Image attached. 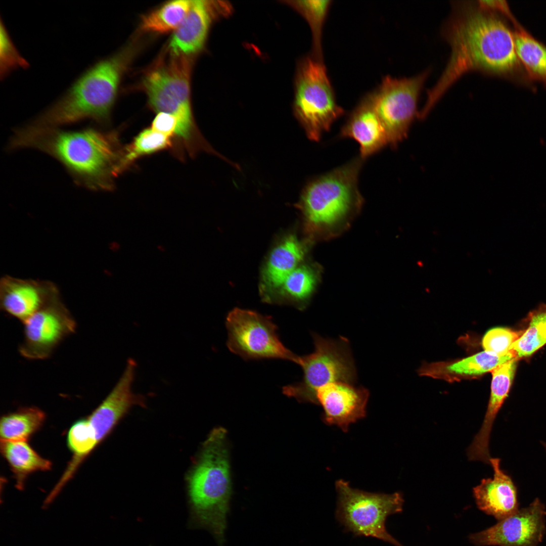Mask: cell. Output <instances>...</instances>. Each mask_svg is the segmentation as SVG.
Segmentation results:
<instances>
[{
	"label": "cell",
	"instance_id": "cell-1",
	"mask_svg": "<svg viewBox=\"0 0 546 546\" xmlns=\"http://www.w3.org/2000/svg\"><path fill=\"white\" fill-rule=\"evenodd\" d=\"M501 15L464 1L452 5L442 28L451 48L449 60L436 84L427 91L419 112L424 119L449 88L470 71L509 79L528 78L518 58L513 31Z\"/></svg>",
	"mask_w": 546,
	"mask_h": 546
},
{
	"label": "cell",
	"instance_id": "cell-2",
	"mask_svg": "<svg viewBox=\"0 0 546 546\" xmlns=\"http://www.w3.org/2000/svg\"><path fill=\"white\" fill-rule=\"evenodd\" d=\"M116 133L93 127L66 130L29 124L15 130L9 150L32 148L55 158L76 184L90 190H110L121 155Z\"/></svg>",
	"mask_w": 546,
	"mask_h": 546
},
{
	"label": "cell",
	"instance_id": "cell-3",
	"mask_svg": "<svg viewBox=\"0 0 546 546\" xmlns=\"http://www.w3.org/2000/svg\"><path fill=\"white\" fill-rule=\"evenodd\" d=\"M363 160L357 157L304 187L296 207L301 214L305 240L311 244L342 235L359 213L364 199L358 179Z\"/></svg>",
	"mask_w": 546,
	"mask_h": 546
},
{
	"label": "cell",
	"instance_id": "cell-4",
	"mask_svg": "<svg viewBox=\"0 0 546 546\" xmlns=\"http://www.w3.org/2000/svg\"><path fill=\"white\" fill-rule=\"evenodd\" d=\"M133 53V49H124L90 66L29 124L60 127L85 119L108 123L122 77Z\"/></svg>",
	"mask_w": 546,
	"mask_h": 546
},
{
	"label": "cell",
	"instance_id": "cell-5",
	"mask_svg": "<svg viewBox=\"0 0 546 546\" xmlns=\"http://www.w3.org/2000/svg\"><path fill=\"white\" fill-rule=\"evenodd\" d=\"M225 432L214 430L189 477L191 501L199 522L223 546L232 494Z\"/></svg>",
	"mask_w": 546,
	"mask_h": 546
},
{
	"label": "cell",
	"instance_id": "cell-6",
	"mask_svg": "<svg viewBox=\"0 0 546 546\" xmlns=\"http://www.w3.org/2000/svg\"><path fill=\"white\" fill-rule=\"evenodd\" d=\"M191 57L170 52L161 56L144 73L139 85L151 108L177 118L175 135L187 148H192L203 138L195 125L191 108Z\"/></svg>",
	"mask_w": 546,
	"mask_h": 546
},
{
	"label": "cell",
	"instance_id": "cell-7",
	"mask_svg": "<svg viewBox=\"0 0 546 546\" xmlns=\"http://www.w3.org/2000/svg\"><path fill=\"white\" fill-rule=\"evenodd\" d=\"M314 351L298 356L296 363L303 370L302 380L283 387L286 395L302 402L317 404L316 393L324 385L335 381L354 383L357 374L349 340L344 337L334 340L312 333Z\"/></svg>",
	"mask_w": 546,
	"mask_h": 546
},
{
	"label": "cell",
	"instance_id": "cell-8",
	"mask_svg": "<svg viewBox=\"0 0 546 546\" xmlns=\"http://www.w3.org/2000/svg\"><path fill=\"white\" fill-rule=\"evenodd\" d=\"M338 495L336 517L344 529L355 536L378 538L395 546H403L387 531L390 515L402 512L404 499L400 492L370 493L351 487L343 480L336 482Z\"/></svg>",
	"mask_w": 546,
	"mask_h": 546
},
{
	"label": "cell",
	"instance_id": "cell-9",
	"mask_svg": "<svg viewBox=\"0 0 546 546\" xmlns=\"http://www.w3.org/2000/svg\"><path fill=\"white\" fill-rule=\"evenodd\" d=\"M296 117L310 140L318 142L345 113L337 103L323 59L315 57L302 63L295 101Z\"/></svg>",
	"mask_w": 546,
	"mask_h": 546
},
{
	"label": "cell",
	"instance_id": "cell-10",
	"mask_svg": "<svg viewBox=\"0 0 546 546\" xmlns=\"http://www.w3.org/2000/svg\"><path fill=\"white\" fill-rule=\"evenodd\" d=\"M430 73L427 69L415 76L400 78L387 75L376 89L369 93L392 148L407 138L418 117L420 96Z\"/></svg>",
	"mask_w": 546,
	"mask_h": 546
},
{
	"label": "cell",
	"instance_id": "cell-11",
	"mask_svg": "<svg viewBox=\"0 0 546 546\" xmlns=\"http://www.w3.org/2000/svg\"><path fill=\"white\" fill-rule=\"evenodd\" d=\"M225 325L228 348L243 359L278 358L296 362L298 355L282 343L270 316L235 308L228 313Z\"/></svg>",
	"mask_w": 546,
	"mask_h": 546
},
{
	"label": "cell",
	"instance_id": "cell-12",
	"mask_svg": "<svg viewBox=\"0 0 546 546\" xmlns=\"http://www.w3.org/2000/svg\"><path fill=\"white\" fill-rule=\"evenodd\" d=\"M24 339L19 351L31 360L48 358L66 337L75 331L76 322L59 298L23 323Z\"/></svg>",
	"mask_w": 546,
	"mask_h": 546
},
{
	"label": "cell",
	"instance_id": "cell-13",
	"mask_svg": "<svg viewBox=\"0 0 546 546\" xmlns=\"http://www.w3.org/2000/svg\"><path fill=\"white\" fill-rule=\"evenodd\" d=\"M544 505L536 498L526 508L498 521L493 526L471 534L476 546H537L545 532Z\"/></svg>",
	"mask_w": 546,
	"mask_h": 546
},
{
	"label": "cell",
	"instance_id": "cell-14",
	"mask_svg": "<svg viewBox=\"0 0 546 546\" xmlns=\"http://www.w3.org/2000/svg\"><path fill=\"white\" fill-rule=\"evenodd\" d=\"M136 363L129 358L112 390L101 403L84 418L90 438L96 448L111 433L120 419L134 405H145L144 397L132 389Z\"/></svg>",
	"mask_w": 546,
	"mask_h": 546
},
{
	"label": "cell",
	"instance_id": "cell-15",
	"mask_svg": "<svg viewBox=\"0 0 546 546\" xmlns=\"http://www.w3.org/2000/svg\"><path fill=\"white\" fill-rule=\"evenodd\" d=\"M60 298L57 286L48 281L5 276L0 281V305L8 314L22 323Z\"/></svg>",
	"mask_w": 546,
	"mask_h": 546
},
{
	"label": "cell",
	"instance_id": "cell-16",
	"mask_svg": "<svg viewBox=\"0 0 546 546\" xmlns=\"http://www.w3.org/2000/svg\"><path fill=\"white\" fill-rule=\"evenodd\" d=\"M369 391L362 386L335 381L327 384L316 393L317 404L324 410L323 420L347 432L351 423L364 418Z\"/></svg>",
	"mask_w": 546,
	"mask_h": 546
},
{
	"label": "cell",
	"instance_id": "cell-17",
	"mask_svg": "<svg viewBox=\"0 0 546 546\" xmlns=\"http://www.w3.org/2000/svg\"><path fill=\"white\" fill-rule=\"evenodd\" d=\"M518 359L514 358L491 371V390L487 410L481 428L467 450L470 461H479L490 464L489 445L491 431L495 419L508 395Z\"/></svg>",
	"mask_w": 546,
	"mask_h": 546
},
{
	"label": "cell",
	"instance_id": "cell-18",
	"mask_svg": "<svg viewBox=\"0 0 546 546\" xmlns=\"http://www.w3.org/2000/svg\"><path fill=\"white\" fill-rule=\"evenodd\" d=\"M500 459L491 458L493 477L483 479L473 489L478 509L498 521L519 510L517 487L511 476L500 468Z\"/></svg>",
	"mask_w": 546,
	"mask_h": 546
},
{
	"label": "cell",
	"instance_id": "cell-19",
	"mask_svg": "<svg viewBox=\"0 0 546 546\" xmlns=\"http://www.w3.org/2000/svg\"><path fill=\"white\" fill-rule=\"evenodd\" d=\"M340 137L351 138L357 142L359 145V156L363 160L389 145L386 129L369 94L349 115L341 128Z\"/></svg>",
	"mask_w": 546,
	"mask_h": 546
},
{
	"label": "cell",
	"instance_id": "cell-20",
	"mask_svg": "<svg viewBox=\"0 0 546 546\" xmlns=\"http://www.w3.org/2000/svg\"><path fill=\"white\" fill-rule=\"evenodd\" d=\"M515 357L513 349L503 356L484 351L459 360L425 363L418 372L421 376L453 382L477 378Z\"/></svg>",
	"mask_w": 546,
	"mask_h": 546
},
{
	"label": "cell",
	"instance_id": "cell-21",
	"mask_svg": "<svg viewBox=\"0 0 546 546\" xmlns=\"http://www.w3.org/2000/svg\"><path fill=\"white\" fill-rule=\"evenodd\" d=\"M211 22L207 2L192 1L186 17L173 32L168 51L177 55L192 56L198 52L205 41Z\"/></svg>",
	"mask_w": 546,
	"mask_h": 546
},
{
	"label": "cell",
	"instance_id": "cell-22",
	"mask_svg": "<svg viewBox=\"0 0 546 546\" xmlns=\"http://www.w3.org/2000/svg\"><path fill=\"white\" fill-rule=\"evenodd\" d=\"M310 244L305 240L302 242L290 235L274 248L263 274V281L268 291L264 296V300L267 302L287 277L301 264L308 245Z\"/></svg>",
	"mask_w": 546,
	"mask_h": 546
},
{
	"label": "cell",
	"instance_id": "cell-23",
	"mask_svg": "<svg viewBox=\"0 0 546 546\" xmlns=\"http://www.w3.org/2000/svg\"><path fill=\"white\" fill-rule=\"evenodd\" d=\"M322 272V266L317 263L301 264L287 277L267 302L290 303L303 310L321 282Z\"/></svg>",
	"mask_w": 546,
	"mask_h": 546
},
{
	"label": "cell",
	"instance_id": "cell-24",
	"mask_svg": "<svg viewBox=\"0 0 546 546\" xmlns=\"http://www.w3.org/2000/svg\"><path fill=\"white\" fill-rule=\"evenodd\" d=\"M0 450L13 474L18 489L24 488L26 480L31 474L52 468V462L36 452L28 441L1 440Z\"/></svg>",
	"mask_w": 546,
	"mask_h": 546
},
{
	"label": "cell",
	"instance_id": "cell-25",
	"mask_svg": "<svg viewBox=\"0 0 546 546\" xmlns=\"http://www.w3.org/2000/svg\"><path fill=\"white\" fill-rule=\"evenodd\" d=\"M512 23L516 52L528 78L546 86V46L532 36L517 20Z\"/></svg>",
	"mask_w": 546,
	"mask_h": 546
},
{
	"label": "cell",
	"instance_id": "cell-26",
	"mask_svg": "<svg viewBox=\"0 0 546 546\" xmlns=\"http://www.w3.org/2000/svg\"><path fill=\"white\" fill-rule=\"evenodd\" d=\"M45 413L34 406L24 407L4 415L0 420L1 440L28 441L43 426Z\"/></svg>",
	"mask_w": 546,
	"mask_h": 546
},
{
	"label": "cell",
	"instance_id": "cell-27",
	"mask_svg": "<svg viewBox=\"0 0 546 546\" xmlns=\"http://www.w3.org/2000/svg\"><path fill=\"white\" fill-rule=\"evenodd\" d=\"M192 2L176 0L163 4L142 17L140 30L144 32L161 34L174 32L186 17Z\"/></svg>",
	"mask_w": 546,
	"mask_h": 546
},
{
	"label": "cell",
	"instance_id": "cell-28",
	"mask_svg": "<svg viewBox=\"0 0 546 546\" xmlns=\"http://www.w3.org/2000/svg\"><path fill=\"white\" fill-rule=\"evenodd\" d=\"M170 138L151 127L142 130L121 153L117 175L138 158L169 148L172 145Z\"/></svg>",
	"mask_w": 546,
	"mask_h": 546
},
{
	"label": "cell",
	"instance_id": "cell-29",
	"mask_svg": "<svg viewBox=\"0 0 546 546\" xmlns=\"http://www.w3.org/2000/svg\"><path fill=\"white\" fill-rule=\"evenodd\" d=\"M546 344V307L532 315L529 326L511 346L518 358L531 355Z\"/></svg>",
	"mask_w": 546,
	"mask_h": 546
},
{
	"label": "cell",
	"instance_id": "cell-30",
	"mask_svg": "<svg viewBox=\"0 0 546 546\" xmlns=\"http://www.w3.org/2000/svg\"><path fill=\"white\" fill-rule=\"evenodd\" d=\"M332 3L330 0H314L298 1L297 4L312 29L314 57L321 59H323L321 43L323 29Z\"/></svg>",
	"mask_w": 546,
	"mask_h": 546
},
{
	"label": "cell",
	"instance_id": "cell-31",
	"mask_svg": "<svg viewBox=\"0 0 546 546\" xmlns=\"http://www.w3.org/2000/svg\"><path fill=\"white\" fill-rule=\"evenodd\" d=\"M524 331H514L506 328H494L488 330L482 339L484 351L491 354L503 356L510 351L511 345L524 333Z\"/></svg>",
	"mask_w": 546,
	"mask_h": 546
},
{
	"label": "cell",
	"instance_id": "cell-32",
	"mask_svg": "<svg viewBox=\"0 0 546 546\" xmlns=\"http://www.w3.org/2000/svg\"><path fill=\"white\" fill-rule=\"evenodd\" d=\"M1 78H5L14 70L28 67V62L21 55L4 24L1 21Z\"/></svg>",
	"mask_w": 546,
	"mask_h": 546
},
{
	"label": "cell",
	"instance_id": "cell-33",
	"mask_svg": "<svg viewBox=\"0 0 546 546\" xmlns=\"http://www.w3.org/2000/svg\"><path fill=\"white\" fill-rule=\"evenodd\" d=\"M177 124V118L173 115L160 112L157 113L154 118L151 127L153 130L171 138L175 135Z\"/></svg>",
	"mask_w": 546,
	"mask_h": 546
},
{
	"label": "cell",
	"instance_id": "cell-34",
	"mask_svg": "<svg viewBox=\"0 0 546 546\" xmlns=\"http://www.w3.org/2000/svg\"><path fill=\"white\" fill-rule=\"evenodd\" d=\"M541 443L543 445V446H544V447L545 448V450H546V443L542 442Z\"/></svg>",
	"mask_w": 546,
	"mask_h": 546
}]
</instances>
